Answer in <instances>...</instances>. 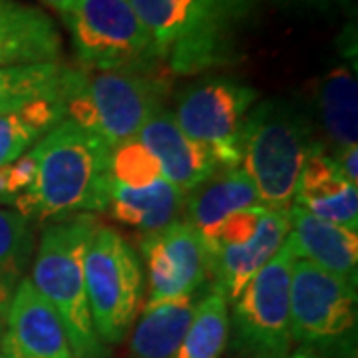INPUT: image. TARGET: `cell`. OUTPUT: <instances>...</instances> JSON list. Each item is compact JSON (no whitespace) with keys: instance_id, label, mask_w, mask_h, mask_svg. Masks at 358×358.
Segmentation results:
<instances>
[{"instance_id":"obj_29","label":"cell","mask_w":358,"mask_h":358,"mask_svg":"<svg viewBox=\"0 0 358 358\" xmlns=\"http://www.w3.org/2000/svg\"><path fill=\"white\" fill-rule=\"evenodd\" d=\"M331 157L334 159V164L338 167V171L345 176V179H348L352 185H358V148L357 145H350V148H345L341 152H334L331 154Z\"/></svg>"},{"instance_id":"obj_3","label":"cell","mask_w":358,"mask_h":358,"mask_svg":"<svg viewBox=\"0 0 358 358\" xmlns=\"http://www.w3.org/2000/svg\"><path fill=\"white\" fill-rule=\"evenodd\" d=\"M100 227L96 215L80 213L54 221L42 231L30 282L64 324L76 358H106L108 346L94 329L84 279V255L90 237Z\"/></svg>"},{"instance_id":"obj_25","label":"cell","mask_w":358,"mask_h":358,"mask_svg":"<svg viewBox=\"0 0 358 358\" xmlns=\"http://www.w3.org/2000/svg\"><path fill=\"white\" fill-rule=\"evenodd\" d=\"M229 334V303L211 291L199 301L192 324L171 358H221Z\"/></svg>"},{"instance_id":"obj_5","label":"cell","mask_w":358,"mask_h":358,"mask_svg":"<svg viewBox=\"0 0 358 358\" xmlns=\"http://www.w3.org/2000/svg\"><path fill=\"white\" fill-rule=\"evenodd\" d=\"M169 78L164 72H88L72 68L64 94L66 117L115 148L134 140L164 108Z\"/></svg>"},{"instance_id":"obj_19","label":"cell","mask_w":358,"mask_h":358,"mask_svg":"<svg viewBox=\"0 0 358 358\" xmlns=\"http://www.w3.org/2000/svg\"><path fill=\"white\" fill-rule=\"evenodd\" d=\"M187 193L167 179H159L145 187H124L112 181L108 213L115 223L145 233H155L171 225L183 215Z\"/></svg>"},{"instance_id":"obj_2","label":"cell","mask_w":358,"mask_h":358,"mask_svg":"<svg viewBox=\"0 0 358 358\" xmlns=\"http://www.w3.org/2000/svg\"><path fill=\"white\" fill-rule=\"evenodd\" d=\"M32 152L36 155V179L14 201L16 213L28 221L54 223L108 209L112 148L106 141L66 117Z\"/></svg>"},{"instance_id":"obj_28","label":"cell","mask_w":358,"mask_h":358,"mask_svg":"<svg viewBox=\"0 0 358 358\" xmlns=\"http://www.w3.org/2000/svg\"><path fill=\"white\" fill-rule=\"evenodd\" d=\"M285 10H308L319 14L352 13L357 8V0H273Z\"/></svg>"},{"instance_id":"obj_16","label":"cell","mask_w":358,"mask_h":358,"mask_svg":"<svg viewBox=\"0 0 358 358\" xmlns=\"http://www.w3.org/2000/svg\"><path fill=\"white\" fill-rule=\"evenodd\" d=\"M62 62V36L48 14L0 0V68Z\"/></svg>"},{"instance_id":"obj_10","label":"cell","mask_w":358,"mask_h":358,"mask_svg":"<svg viewBox=\"0 0 358 358\" xmlns=\"http://www.w3.org/2000/svg\"><path fill=\"white\" fill-rule=\"evenodd\" d=\"M357 327V285L296 259L291 275V338L317 350L341 348Z\"/></svg>"},{"instance_id":"obj_18","label":"cell","mask_w":358,"mask_h":358,"mask_svg":"<svg viewBox=\"0 0 358 358\" xmlns=\"http://www.w3.org/2000/svg\"><path fill=\"white\" fill-rule=\"evenodd\" d=\"M289 239L299 259H307L317 267L333 273L350 285H357L358 235L357 231L322 221L305 209L291 205Z\"/></svg>"},{"instance_id":"obj_20","label":"cell","mask_w":358,"mask_h":358,"mask_svg":"<svg viewBox=\"0 0 358 358\" xmlns=\"http://www.w3.org/2000/svg\"><path fill=\"white\" fill-rule=\"evenodd\" d=\"M255 205L261 203L243 167H227L219 169L187 195L181 219L207 235L227 215Z\"/></svg>"},{"instance_id":"obj_13","label":"cell","mask_w":358,"mask_h":358,"mask_svg":"<svg viewBox=\"0 0 358 358\" xmlns=\"http://www.w3.org/2000/svg\"><path fill=\"white\" fill-rule=\"evenodd\" d=\"M136 138L155 155L164 178L187 195L223 169L209 148L193 141L179 129L173 112L166 106L145 122Z\"/></svg>"},{"instance_id":"obj_32","label":"cell","mask_w":358,"mask_h":358,"mask_svg":"<svg viewBox=\"0 0 358 358\" xmlns=\"http://www.w3.org/2000/svg\"><path fill=\"white\" fill-rule=\"evenodd\" d=\"M2 333H4V324H2V320H0V341H2Z\"/></svg>"},{"instance_id":"obj_7","label":"cell","mask_w":358,"mask_h":358,"mask_svg":"<svg viewBox=\"0 0 358 358\" xmlns=\"http://www.w3.org/2000/svg\"><path fill=\"white\" fill-rule=\"evenodd\" d=\"M84 279L94 329L103 345H117L129 333L143 301L141 259L128 239L100 225L84 255Z\"/></svg>"},{"instance_id":"obj_14","label":"cell","mask_w":358,"mask_h":358,"mask_svg":"<svg viewBox=\"0 0 358 358\" xmlns=\"http://www.w3.org/2000/svg\"><path fill=\"white\" fill-rule=\"evenodd\" d=\"M289 209H267L259 221L255 235L247 243L221 247L209 253V277L213 279V293L221 294L227 303H233L245 285L275 257L291 231Z\"/></svg>"},{"instance_id":"obj_23","label":"cell","mask_w":358,"mask_h":358,"mask_svg":"<svg viewBox=\"0 0 358 358\" xmlns=\"http://www.w3.org/2000/svg\"><path fill=\"white\" fill-rule=\"evenodd\" d=\"M34 253L36 237L32 221L13 209H0V320L6 317Z\"/></svg>"},{"instance_id":"obj_31","label":"cell","mask_w":358,"mask_h":358,"mask_svg":"<svg viewBox=\"0 0 358 358\" xmlns=\"http://www.w3.org/2000/svg\"><path fill=\"white\" fill-rule=\"evenodd\" d=\"M40 2H44L46 6H50L52 10H56L60 16L64 13H68L70 6L74 4V0H40Z\"/></svg>"},{"instance_id":"obj_6","label":"cell","mask_w":358,"mask_h":358,"mask_svg":"<svg viewBox=\"0 0 358 358\" xmlns=\"http://www.w3.org/2000/svg\"><path fill=\"white\" fill-rule=\"evenodd\" d=\"M80 70L164 72L162 56L129 0H74L62 14Z\"/></svg>"},{"instance_id":"obj_27","label":"cell","mask_w":358,"mask_h":358,"mask_svg":"<svg viewBox=\"0 0 358 358\" xmlns=\"http://www.w3.org/2000/svg\"><path fill=\"white\" fill-rule=\"evenodd\" d=\"M265 207L255 205V207H247L241 211H235L219 223L215 229L203 237L207 255L217 251L221 247H231V245H243L247 243L253 235H255L259 221L265 215Z\"/></svg>"},{"instance_id":"obj_33","label":"cell","mask_w":358,"mask_h":358,"mask_svg":"<svg viewBox=\"0 0 358 358\" xmlns=\"http://www.w3.org/2000/svg\"><path fill=\"white\" fill-rule=\"evenodd\" d=\"M0 358H4V357H2V355H0Z\"/></svg>"},{"instance_id":"obj_26","label":"cell","mask_w":358,"mask_h":358,"mask_svg":"<svg viewBox=\"0 0 358 358\" xmlns=\"http://www.w3.org/2000/svg\"><path fill=\"white\" fill-rule=\"evenodd\" d=\"M110 178L117 185L134 187V189L166 179L155 155L138 138L112 148Z\"/></svg>"},{"instance_id":"obj_1","label":"cell","mask_w":358,"mask_h":358,"mask_svg":"<svg viewBox=\"0 0 358 358\" xmlns=\"http://www.w3.org/2000/svg\"><path fill=\"white\" fill-rule=\"evenodd\" d=\"M171 76H195L239 60L259 0H129Z\"/></svg>"},{"instance_id":"obj_21","label":"cell","mask_w":358,"mask_h":358,"mask_svg":"<svg viewBox=\"0 0 358 358\" xmlns=\"http://www.w3.org/2000/svg\"><path fill=\"white\" fill-rule=\"evenodd\" d=\"M199 296L141 308V317L129 338L131 358H171L178 350L185 331L192 324Z\"/></svg>"},{"instance_id":"obj_22","label":"cell","mask_w":358,"mask_h":358,"mask_svg":"<svg viewBox=\"0 0 358 358\" xmlns=\"http://www.w3.org/2000/svg\"><path fill=\"white\" fill-rule=\"evenodd\" d=\"M62 120H66L62 98H40L0 115V167L30 152Z\"/></svg>"},{"instance_id":"obj_8","label":"cell","mask_w":358,"mask_h":358,"mask_svg":"<svg viewBox=\"0 0 358 358\" xmlns=\"http://www.w3.org/2000/svg\"><path fill=\"white\" fill-rule=\"evenodd\" d=\"M291 239L233 301V348L247 358H285L291 350V275L296 261Z\"/></svg>"},{"instance_id":"obj_4","label":"cell","mask_w":358,"mask_h":358,"mask_svg":"<svg viewBox=\"0 0 358 358\" xmlns=\"http://www.w3.org/2000/svg\"><path fill=\"white\" fill-rule=\"evenodd\" d=\"M317 143L308 117L294 103L271 98L253 106L245 124L241 164L265 209L293 205L301 171Z\"/></svg>"},{"instance_id":"obj_12","label":"cell","mask_w":358,"mask_h":358,"mask_svg":"<svg viewBox=\"0 0 358 358\" xmlns=\"http://www.w3.org/2000/svg\"><path fill=\"white\" fill-rule=\"evenodd\" d=\"M4 322V358H76L64 324L28 277L18 285Z\"/></svg>"},{"instance_id":"obj_15","label":"cell","mask_w":358,"mask_h":358,"mask_svg":"<svg viewBox=\"0 0 358 358\" xmlns=\"http://www.w3.org/2000/svg\"><path fill=\"white\" fill-rule=\"evenodd\" d=\"M293 205L322 221L358 231V187L345 179L320 141L305 162Z\"/></svg>"},{"instance_id":"obj_17","label":"cell","mask_w":358,"mask_h":358,"mask_svg":"<svg viewBox=\"0 0 358 358\" xmlns=\"http://www.w3.org/2000/svg\"><path fill=\"white\" fill-rule=\"evenodd\" d=\"M310 103L317 115L324 150L329 154L357 145L358 140V80L357 66L329 68L310 86Z\"/></svg>"},{"instance_id":"obj_9","label":"cell","mask_w":358,"mask_h":358,"mask_svg":"<svg viewBox=\"0 0 358 358\" xmlns=\"http://www.w3.org/2000/svg\"><path fill=\"white\" fill-rule=\"evenodd\" d=\"M257 100L259 92L237 78H207L179 94L173 117L187 138L213 152L223 169L239 167L245 124Z\"/></svg>"},{"instance_id":"obj_24","label":"cell","mask_w":358,"mask_h":358,"mask_svg":"<svg viewBox=\"0 0 358 358\" xmlns=\"http://www.w3.org/2000/svg\"><path fill=\"white\" fill-rule=\"evenodd\" d=\"M70 72L62 62L0 68V115L40 98H64Z\"/></svg>"},{"instance_id":"obj_11","label":"cell","mask_w":358,"mask_h":358,"mask_svg":"<svg viewBox=\"0 0 358 358\" xmlns=\"http://www.w3.org/2000/svg\"><path fill=\"white\" fill-rule=\"evenodd\" d=\"M140 249L148 271V301L143 308L193 296L209 279L203 237L183 219L141 235Z\"/></svg>"},{"instance_id":"obj_30","label":"cell","mask_w":358,"mask_h":358,"mask_svg":"<svg viewBox=\"0 0 358 358\" xmlns=\"http://www.w3.org/2000/svg\"><path fill=\"white\" fill-rule=\"evenodd\" d=\"M285 358H334V357H329L327 352L317 350V348H307V346H303L301 350H296V352H293V355H287ZM338 358H350V357H338Z\"/></svg>"}]
</instances>
